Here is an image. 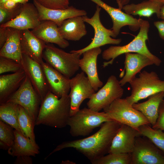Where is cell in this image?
<instances>
[{
  "label": "cell",
  "instance_id": "obj_1",
  "mask_svg": "<svg viewBox=\"0 0 164 164\" xmlns=\"http://www.w3.org/2000/svg\"><path fill=\"white\" fill-rule=\"evenodd\" d=\"M121 124L114 120L106 121L93 135L81 139L64 142L47 156L64 149L72 148L83 154L91 162L108 153L112 140Z\"/></svg>",
  "mask_w": 164,
  "mask_h": 164
},
{
  "label": "cell",
  "instance_id": "obj_2",
  "mask_svg": "<svg viewBox=\"0 0 164 164\" xmlns=\"http://www.w3.org/2000/svg\"><path fill=\"white\" fill-rule=\"evenodd\" d=\"M49 91L42 101L35 125H43L62 128L67 125L70 117V99L69 94L60 98Z\"/></svg>",
  "mask_w": 164,
  "mask_h": 164
},
{
  "label": "cell",
  "instance_id": "obj_3",
  "mask_svg": "<svg viewBox=\"0 0 164 164\" xmlns=\"http://www.w3.org/2000/svg\"><path fill=\"white\" fill-rule=\"evenodd\" d=\"M150 27L149 22L143 20L141 24L138 33L132 41L123 46H111L104 50L102 53V58L108 62H104L102 66L105 68L111 65L118 56L128 53H136L145 56L156 66L160 65L162 61L158 57L152 54L148 49L146 41L148 39V32Z\"/></svg>",
  "mask_w": 164,
  "mask_h": 164
},
{
  "label": "cell",
  "instance_id": "obj_4",
  "mask_svg": "<svg viewBox=\"0 0 164 164\" xmlns=\"http://www.w3.org/2000/svg\"><path fill=\"white\" fill-rule=\"evenodd\" d=\"M81 55L77 53H67L53 44L46 43L43 53L45 62L67 77L70 78L80 68Z\"/></svg>",
  "mask_w": 164,
  "mask_h": 164
},
{
  "label": "cell",
  "instance_id": "obj_5",
  "mask_svg": "<svg viewBox=\"0 0 164 164\" xmlns=\"http://www.w3.org/2000/svg\"><path fill=\"white\" fill-rule=\"evenodd\" d=\"M110 120H112L104 111H95L85 108L70 116L67 125L70 127V133L72 136H85L103 123Z\"/></svg>",
  "mask_w": 164,
  "mask_h": 164
},
{
  "label": "cell",
  "instance_id": "obj_6",
  "mask_svg": "<svg viewBox=\"0 0 164 164\" xmlns=\"http://www.w3.org/2000/svg\"><path fill=\"white\" fill-rule=\"evenodd\" d=\"M132 90L131 95L125 98L131 105L140 100L161 92H164V80L160 79L154 71L144 70L138 77H135L129 82Z\"/></svg>",
  "mask_w": 164,
  "mask_h": 164
},
{
  "label": "cell",
  "instance_id": "obj_7",
  "mask_svg": "<svg viewBox=\"0 0 164 164\" xmlns=\"http://www.w3.org/2000/svg\"><path fill=\"white\" fill-rule=\"evenodd\" d=\"M103 110L111 120L129 125L139 131L140 126L150 124L145 116L134 108L126 98L115 100Z\"/></svg>",
  "mask_w": 164,
  "mask_h": 164
},
{
  "label": "cell",
  "instance_id": "obj_8",
  "mask_svg": "<svg viewBox=\"0 0 164 164\" xmlns=\"http://www.w3.org/2000/svg\"><path fill=\"white\" fill-rule=\"evenodd\" d=\"M5 102L17 104L23 107L35 123L42 100L26 76L20 87Z\"/></svg>",
  "mask_w": 164,
  "mask_h": 164
},
{
  "label": "cell",
  "instance_id": "obj_9",
  "mask_svg": "<svg viewBox=\"0 0 164 164\" xmlns=\"http://www.w3.org/2000/svg\"><path fill=\"white\" fill-rule=\"evenodd\" d=\"M124 92L119 81L115 76L111 75L104 86L92 96L87 105L91 110L99 112L108 107L115 100L121 98Z\"/></svg>",
  "mask_w": 164,
  "mask_h": 164
},
{
  "label": "cell",
  "instance_id": "obj_10",
  "mask_svg": "<svg viewBox=\"0 0 164 164\" xmlns=\"http://www.w3.org/2000/svg\"><path fill=\"white\" fill-rule=\"evenodd\" d=\"M136 137L131 153V164H164V153L149 138Z\"/></svg>",
  "mask_w": 164,
  "mask_h": 164
},
{
  "label": "cell",
  "instance_id": "obj_11",
  "mask_svg": "<svg viewBox=\"0 0 164 164\" xmlns=\"http://www.w3.org/2000/svg\"><path fill=\"white\" fill-rule=\"evenodd\" d=\"M101 8L97 5L96 9L93 16L89 18L86 15L83 16L84 21L90 25L93 28L94 35L92 40L87 46L78 50H72L70 52H75L80 55L87 50L92 48L100 47L107 44L118 45L121 41V39H115L111 29H107L101 23L100 18V12Z\"/></svg>",
  "mask_w": 164,
  "mask_h": 164
},
{
  "label": "cell",
  "instance_id": "obj_12",
  "mask_svg": "<svg viewBox=\"0 0 164 164\" xmlns=\"http://www.w3.org/2000/svg\"><path fill=\"white\" fill-rule=\"evenodd\" d=\"M70 90L69 94L70 99V116L80 109L83 101L90 99L95 93L88 77L82 71L70 79Z\"/></svg>",
  "mask_w": 164,
  "mask_h": 164
},
{
  "label": "cell",
  "instance_id": "obj_13",
  "mask_svg": "<svg viewBox=\"0 0 164 164\" xmlns=\"http://www.w3.org/2000/svg\"><path fill=\"white\" fill-rule=\"evenodd\" d=\"M22 56L23 69L42 101L50 91L42 65L27 56Z\"/></svg>",
  "mask_w": 164,
  "mask_h": 164
},
{
  "label": "cell",
  "instance_id": "obj_14",
  "mask_svg": "<svg viewBox=\"0 0 164 164\" xmlns=\"http://www.w3.org/2000/svg\"><path fill=\"white\" fill-rule=\"evenodd\" d=\"M104 9L109 15L112 21L113 26L111 30L113 38L119 34L121 29L123 26H129L131 30L136 31L140 28L144 20L137 19L131 15L124 12L119 8H116L108 5L101 0H90Z\"/></svg>",
  "mask_w": 164,
  "mask_h": 164
},
{
  "label": "cell",
  "instance_id": "obj_15",
  "mask_svg": "<svg viewBox=\"0 0 164 164\" xmlns=\"http://www.w3.org/2000/svg\"><path fill=\"white\" fill-rule=\"evenodd\" d=\"M141 135L134 128L121 124L112 140L108 153H132L136 137Z\"/></svg>",
  "mask_w": 164,
  "mask_h": 164
},
{
  "label": "cell",
  "instance_id": "obj_16",
  "mask_svg": "<svg viewBox=\"0 0 164 164\" xmlns=\"http://www.w3.org/2000/svg\"><path fill=\"white\" fill-rule=\"evenodd\" d=\"M38 11L34 4H22L19 14L14 19L0 25V27H9L20 30L32 29L41 22Z\"/></svg>",
  "mask_w": 164,
  "mask_h": 164
},
{
  "label": "cell",
  "instance_id": "obj_17",
  "mask_svg": "<svg viewBox=\"0 0 164 164\" xmlns=\"http://www.w3.org/2000/svg\"><path fill=\"white\" fill-rule=\"evenodd\" d=\"M41 64L49 91L59 98L69 94L70 78L67 77L44 61Z\"/></svg>",
  "mask_w": 164,
  "mask_h": 164
},
{
  "label": "cell",
  "instance_id": "obj_18",
  "mask_svg": "<svg viewBox=\"0 0 164 164\" xmlns=\"http://www.w3.org/2000/svg\"><path fill=\"white\" fill-rule=\"evenodd\" d=\"M33 3L36 8L41 21L49 20L54 22L60 26L65 20L77 16L86 15L87 13L84 10L79 9L73 6L65 9H55L44 7L36 0H33Z\"/></svg>",
  "mask_w": 164,
  "mask_h": 164
},
{
  "label": "cell",
  "instance_id": "obj_19",
  "mask_svg": "<svg viewBox=\"0 0 164 164\" xmlns=\"http://www.w3.org/2000/svg\"><path fill=\"white\" fill-rule=\"evenodd\" d=\"M101 52L100 47L88 50L82 53L83 57L79 62L80 68L87 75L95 91L103 85V82L99 78L97 69V58Z\"/></svg>",
  "mask_w": 164,
  "mask_h": 164
},
{
  "label": "cell",
  "instance_id": "obj_20",
  "mask_svg": "<svg viewBox=\"0 0 164 164\" xmlns=\"http://www.w3.org/2000/svg\"><path fill=\"white\" fill-rule=\"evenodd\" d=\"M20 43L22 54L41 64L43 53L46 43L35 36L29 29L20 31Z\"/></svg>",
  "mask_w": 164,
  "mask_h": 164
},
{
  "label": "cell",
  "instance_id": "obj_21",
  "mask_svg": "<svg viewBox=\"0 0 164 164\" xmlns=\"http://www.w3.org/2000/svg\"><path fill=\"white\" fill-rule=\"evenodd\" d=\"M31 31L35 36L46 43H54L63 49L66 48L69 45L68 41L61 35L57 25L53 21H42Z\"/></svg>",
  "mask_w": 164,
  "mask_h": 164
},
{
  "label": "cell",
  "instance_id": "obj_22",
  "mask_svg": "<svg viewBox=\"0 0 164 164\" xmlns=\"http://www.w3.org/2000/svg\"><path fill=\"white\" fill-rule=\"evenodd\" d=\"M125 68L126 73L119 83L122 87L135 77L136 74L144 67L154 64L149 58L143 54L136 53H125Z\"/></svg>",
  "mask_w": 164,
  "mask_h": 164
},
{
  "label": "cell",
  "instance_id": "obj_23",
  "mask_svg": "<svg viewBox=\"0 0 164 164\" xmlns=\"http://www.w3.org/2000/svg\"><path fill=\"white\" fill-rule=\"evenodd\" d=\"M83 16H77L65 20L58 26L62 37L67 40L77 41L87 33Z\"/></svg>",
  "mask_w": 164,
  "mask_h": 164
},
{
  "label": "cell",
  "instance_id": "obj_24",
  "mask_svg": "<svg viewBox=\"0 0 164 164\" xmlns=\"http://www.w3.org/2000/svg\"><path fill=\"white\" fill-rule=\"evenodd\" d=\"M26 77L23 69L13 73L0 75V104L5 102L8 98L18 89Z\"/></svg>",
  "mask_w": 164,
  "mask_h": 164
},
{
  "label": "cell",
  "instance_id": "obj_25",
  "mask_svg": "<svg viewBox=\"0 0 164 164\" xmlns=\"http://www.w3.org/2000/svg\"><path fill=\"white\" fill-rule=\"evenodd\" d=\"M15 139L12 145L8 149V153L14 156H35L39 153V147L36 143L15 129Z\"/></svg>",
  "mask_w": 164,
  "mask_h": 164
},
{
  "label": "cell",
  "instance_id": "obj_26",
  "mask_svg": "<svg viewBox=\"0 0 164 164\" xmlns=\"http://www.w3.org/2000/svg\"><path fill=\"white\" fill-rule=\"evenodd\" d=\"M149 97L145 101L135 103L132 105L145 116L152 127L158 117L159 107L164 98V92L156 93Z\"/></svg>",
  "mask_w": 164,
  "mask_h": 164
},
{
  "label": "cell",
  "instance_id": "obj_27",
  "mask_svg": "<svg viewBox=\"0 0 164 164\" xmlns=\"http://www.w3.org/2000/svg\"><path fill=\"white\" fill-rule=\"evenodd\" d=\"M20 30L12 28L0 50V56L12 59L22 64V54L20 43Z\"/></svg>",
  "mask_w": 164,
  "mask_h": 164
},
{
  "label": "cell",
  "instance_id": "obj_28",
  "mask_svg": "<svg viewBox=\"0 0 164 164\" xmlns=\"http://www.w3.org/2000/svg\"><path fill=\"white\" fill-rule=\"evenodd\" d=\"M162 5L157 2L145 0L137 4H127L122 9L126 13L132 15H138L149 18L153 14H156L159 19L160 9Z\"/></svg>",
  "mask_w": 164,
  "mask_h": 164
},
{
  "label": "cell",
  "instance_id": "obj_29",
  "mask_svg": "<svg viewBox=\"0 0 164 164\" xmlns=\"http://www.w3.org/2000/svg\"><path fill=\"white\" fill-rule=\"evenodd\" d=\"M18 105L11 103L5 102L1 104L0 120L25 136L18 122Z\"/></svg>",
  "mask_w": 164,
  "mask_h": 164
},
{
  "label": "cell",
  "instance_id": "obj_30",
  "mask_svg": "<svg viewBox=\"0 0 164 164\" xmlns=\"http://www.w3.org/2000/svg\"><path fill=\"white\" fill-rule=\"evenodd\" d=\"M18 120L19 125L25 136L34 143L35 141L34 128L35 125L30 116L22 107L18 105Z\"/></svg>",
  "mask_w": 164,
  "mask_h": 164
},
{
  "label": "cell",
  "instance_id": "obj_31",
  "mask_svg": "<svg viewBox=\"0 0 164 164\" xmlns=\"http://www.w3.org/2000/svg\"><path fill=\"white\" fill-rule=\"evenodd\" d=\"M139 130L142 136L149 138L164 153V132L162 130L153 128L147 125L140 126Z\"/></svg>",
  "mask_w": 164,
  "mask_h": 164
},
{
  "label": "cell",
  "instance_id": "obj_32",
  "mask_svg": "<svg viewBox=\"0 0 164 164\" xmlns=\"http://www.w3.org/2000/svg\"><path fill=\"white\" fill-rule=\"evenodd\" d=\"M91 162L92 164H131V153H108Z\"/></svg>",
  "mask_w": 164,
  "mask_h": 164
},
{
  "label": "cell",
  "instance_id": "obj_33",
  "mask_svg": "<svg viewBox=\"0 0 164 164\" xmlns=\"http://www.w3.org/2000/svg\"><path fill=\"white\" fill-rule=\"evenodd\" d=\"M11 126L2 121H0V142L9 148L13 144L14 139V130Z\"/></svg>",
  "mask_w": 164,
  "mask_h": 164
},
{
  "label": "cell",
  "instance_id": "obj_34",
  "mask_svg": "<svg viewBox=\"0 0 164 164\" xmlns=\"http://www.w3.org/2000/svg\"><path fill=\"white\" fill-rule=\"evenodd\" d=\"M23 69L22 65L16 61L7 58L0 56V74L8 72L15 73Z\"/></svg>",
  "mask_w": 164,
  "mask_h": 164
},
{
  "label": "cell",
  "instance_id": "obj_35",
  "mask_svg": "<svg viewBox=\"0 0 164 164\" xmlns=\"http://www.w3.org/2000/svg\"><path fill=\"white\" fill-rule=\"evenodd\" d=\"M36 0L44 7L51 9H65L69 6V0Z\"/></svg>",
  "mask_w": 164,
  "mask_h": 164
},
{
  "label": "cell",
  "instance_id": "obj_36",
  "mask_svg": "<svg viewBox=\"0 0 164 164\" xmlns=\"http://www.w3.org/2000/svg\"><path fill=\"white\" fill-rule=\"evenodd\" d=\"M22 4H20L17 8L12 10H8L0 7V25L16 17L20 12Z\"/></svg>",
  "mask_w": 164,
  "mask_h": 164
},
{
  "label": "cell",
  "instance_id": "obj_37",
  "mask_svg": "<svg viewBox=\"0 0 164 164\" xmlns=\"http://www.w3.org/2000/svg\"><path fill=\"white\" fill-rule=\"evenodd\" d=\"M152 127L164 131V100L161 102L159 108V115L154 125Z\"/></svg>",
  "mask_w": 164,
  "mask_h": 164
},
{
  "label": "cell",
  "instance_id": "obj_38",
  "mask_svg": "<svg viewBox=\"0 0 164 164\" xmlns=\"http://www.w3.org/2000/svg\"><path fill=\"white\" fill-rule=\"evenodd\" d=\"M12 28L0 27V48H1L5 42Z\"/></svg>",
  "mask_w": 164,
  "mask_h": 164
},
{
  "label": "cell",
  "instance_id": "obj_39",
  "mask_svg": "<svg viewBox=\"0 0 164 164\" xmlns=\"http://www.w3.org/2000/svg\"><path fill=\"white\" fill-rule=\"evenodd\" d=\"M154 24L158 30L160 37L164 40V19L155 21Z\"/></svg>",
  "mask_w": 164,
  "mask_h": 164
},
{
  "label": "cell",
  "instance_id": "obj_40",
  "mask_svg": "<svg viewBox=\"0 0 164 164\" xmlns=\"http://www.w3.org/2000/svg\"><path fill=\"white\" fill-rule=\"evenodd\" d=\"M28 156H21L17 157L14 163L18 164H32V160Z\"/></svg>",
  "mask_w": 164,
  "mask_h": 164
},
{
  "label": "cell",
  "instance_id": "obj_41",
  "mask_svg": "<svg viewBox=\"0 0 164 164\" xmlns=\"http://www.w3.org/2000/svg\"><path fill=\"white\" fill-rule=\"evenodd\" d=\"M20 4H17L12 0H8L2 4L0 5V7L8 10H12L17 8Z\"/></svg>",
  "mask_w": 164,
  "mask_h": 164
},
{
  "label": "cell",
  "instance_id": "obj_42",
  "mask_svg": "<svg viewBox=\"0 0 164 164\" xmlns=\"http://www.w3.org/2000/svg\"><path fill=\"white\" fill-rule=\"evenodd\" d=\"M130 0H116L118 8L121 9L125 5L128 4Z\"/></svg>",
  "mask_w": 164,
  "mask_h": 164
},
{
  "label": "cell",
  "instance_id": "obj_43",
  "mask_svg": "<svg viewBox=\"0 0 164 164\" xmlns=\"http://www.w3.org/2000/svg\"><path fill=\"white\" fill-rule=\"evenodd\" d=\"M159 19L162 20L164 19V4L162 5L161 8Z\"/></svg>",
  "mask_w": 164,
  "mask_h": 164
},
{
  "label": "cell",
  "instance_id": "obj_44",
  "mask_svg": "<svg viewBox=\"0 0 164 164\" xmlns=\"http://www.w3.org/2000/svg\"><path fill=\"white\" fill-rule=\"evenodd\" d=\"M17 4H24L27 3L29 0H12Z\"/></svg>",
  "mask_w": 164,
  "mask_h": 164
},
{
  "label": "cell",
  "instance_id": "obj_45",
  "mask_svg": "<svg viewBox=\"0 0 164 164\" xmlns=\"http://www.w3.org/2000/svg\"><path fill=\"white\" fill-rule=\"evenodd\" d=\"M150 0L158 3L162 5L164 4V0Z\"/></svg>",
  "mask_w": 164,
  "mask_h": 164
},
{
  "label": "cell",
  "instance_id": "obj_46",
  "mask_svg": "<svg viewBox=\"0 0 164 164\" xmlns=\"http://www.w3.org/2000/svg\"><path fill=\"white\" fill-rule=\"evenodd\" d=\"M62 164H75V162L70 161L69 160H66L65 161H62Z\"/></svg>",
  "mask_w": 164,
  "mask_h": 164
},
{
  "label": "cell",
  "instance_id": "obj_47",
  "mask_svg": "<svg viewBox=\"0 0 164 164\" xmlns=\"http://www.w3.org/2000/svg\"><path fill=\"white\" fill-rule=\"evenodd\" d=\"M8 0H0V5L2 4Z\"/></svg>",
  "mask_w": 164,
  "mask_h": 164
}]
</instances>
